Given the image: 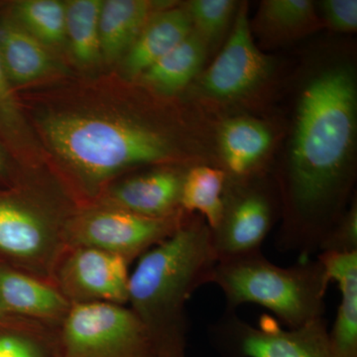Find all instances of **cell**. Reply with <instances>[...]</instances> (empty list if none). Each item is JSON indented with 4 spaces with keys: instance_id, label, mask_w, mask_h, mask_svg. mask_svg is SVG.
Instances as JSON below:
<instances>
[{
    "instance_id": "cell-7",
    "label": "cell",
    "mask_w": 357,
    "mask_h": 357,
    "mask_svg": "<svg viewBox=\"0 0 357 357\" xmlns=\"http://www.w3.org/2000/svg\"><path fill=\"white\" fill-rule=\"evenodd\" d=\"M185 218L184 215L147 218L119 208L98 206L67 220L65 245L100 249L131 263L175 234Z\"/></svg>"
},
{
    "instance_id": "cell-22",
    "label": "cell",
    "mask_w": 357,
    "mask_h": 357,
    "mask_svg": "<svg viewBox=\"0 0 357 357\" xmlns=\"http://www.w3.org/2000/svg\"><path fill=\"white\" fill-rule=\"evenodd\" d=\"M102 0H70L66 2V38L82 65H93L102 57L100 16Z\"/></svg>"
},
{
    "instance_id": "cell-2",
    "label": "cell",
    "mask_w": 357,
    "mask_h": 357,
    "mask_svg": "<svg viewBox=\"0 0 357 357\" xmlns=\"http://www.w3.org/2000/svg\"><path fill=\"white\" fill-rule=\"evenodd\" d=\"M218 256L203 218L180 229L139 257L129 277V309L141 321L160 357H188L187 304L211 283Z\"/></svg>"
},
{
    "instance_id": "cell-14",
    "label": "cell",
    "mask_w": 357,
    "mask_h": 357,
    "mask_svg": "<svg viewBox=\"0 0 357 357\" xmlns=\"http://www.w3.org/2000/svg\"><path fill=\"white\" fill-rule=\"evenodd\" d=\"M192 32L187 9L168 7L155 14L126 52L123 70L129 77H140Z\"/></svg>"
},
{
    "instance_id": "cell-11",
    "label": "cell",
    "mask_w": 357,
    "mask_h": 357,
    "mask_svg": "<svg viewBox=\"0 0 357 357\" xmlns=\"http://www.w3.org/2000/svg\"><path fill=\"white\" fill-rule=\"evenodd\" d=\"M271 70L269 59L256 46L248 16V4H241L227 43L204 73L201 88L220 100H236L262 84Z\"/></svg>"
},
{
    "instance_id": "cell-29",
    "label": "cell",
    "mask_w": 357,
    "mask_h": 357,
    "mask_svg": "<svg viewBox=\"0 0 357 357\" xmlns=\"http://www.w3.org/2000/svg\"><path fill=\"white\" fill-rule=\"evenodd\" d=\"M7 171V162L6 157L2 151V148L0 147V175H4Z\"/></svg>"
},
{
    "instance_id": "cell-16",
    "label": "cell",
    "mask_w": 357,
    "mask_h": 357,
    "mask_svg": "<svg viewBox=\"0 0 357 357\" xmlns=\"http://www.w3.org/2000/svg\"><path fill=\"white\" fill-rule=\"evenodd\" d=\"M168 2L148 0H105L100 16L102 56L112 61L126 53L143 28Z\"/></svg>"
},
{
    "instance_id": "cell-30",
    "label": "cell",
    "mask_w": 357,
    "mask_h": 357,
    "mask_svg": "<svg viewBox=\"0 0 357 357\" xmlns=\"http://www.w3.org/2000/svg\"><path fill=\"white\" fill-rule=\"evenodd\" d=\"M6 314H6V312H4V310H3V309H2V307H1V306H0V319H1V318H4V317H6Z\"/></svg>"
},
{
    "instance_id": "cell-23",
    "label": "cell",
    "mask_w": 357,
    "mask_h": 357,
    "mask_svg": "<svg viewBox=\"0 0 357 357\" xmlns=\"http://www.w3.org/2000/svg\"><path fill=\"white\" fill-rule=\"evenodd\" d=\"M14 20L43 45L66 38V3L58 0H22L13 4Z\"/></svg>"
},
{
    "instance_id": "cell-5",
    "label": "cell",
    "mask_w": 357,
    "mask_h": 357,
    "mask_svg": "<svg viewBox=\"0 0 357 357\" xmlns=\"http://www.w3.org/2000/svg\"><path fill=\"white\" fill-rule=\"evenodd\" d=\"M58 357H160L146 328L128 307L76 304L56 330Z\"/></svg>"
},
{
    "instance_id": "cell-17",
    "label": "cell",
    "mask_w": 357,
    "mask_h": 357,
    "mask_svg": "<svg viewBox=\"0 0 357 357\" xmlns=\"http://www.w3.org/2000/svg\"><path fill=\"white\" fill-rule=\"evenodd\" d=\"M324 26L310 0H264L250 24L258 38L272 46L303 38Z\"/></svg>"
},
{
    "instance_id": "cell-13",
    "label": "cell",
    "mask_w": 357,
    "mask_h": 357,
    "mask_svg": "<svg viewBox=\"0 0 357 357\" xmlns=\"http://www.w3.org/2000/svg\"><path fill=\"white\" fill-rule=\"evenodd\" d=\"M0 306L7 314L57 330L72 305L50 282L20 270L0 268Z\"/></svg>"
},
{
    "instance_id": "cell-8",
    "label": "cell",
    "mask_w": 357,
    "mask_h": 357,
    "mask_svg": "<svg viewBox=\"0 0 357 357\" xmlns=\"http://www.w3.org/2000/svg\"><path fill=\"white\" fill-rule=\"evenodd\" d=\"M227 181L220 222L211 230L218 260L261 250L277 218V199L266 185L248 178Z\"/></svg>"
},
{
    "instance_id": "cell-10",
    "label": "cell",
    "mask_w": 357,
    "mask_h": 357,
    "mask_svg": "<svg viewBox=\"0 0 357 357\" xmlns=\"http://www.w3.org/2000/svg\"><path fill=\"white\" fill-rule=\"evenodd\" d=\"M129 263L100 249L66 248L54 268L52 283L70 305L128 303Z\"/></svg>"
},
{
    "instance_id": "cell-27",
    "label": "cell",
    "mask_w": 357,
    "mask_h": 357,
    "mask_svg": "<svg viewBox=\"0 0 357 357\" xmlns=\"http://www.w3.org/2000/svg\"><path fill=\"white\" fill-rule=\"evenodd\" d=\"M325 26L337 32L352 33L357 28L356 0H324L319 2Z\"/></svg>"
},
{
    "instance_id": "cell-28",
    "label": "cell",
    "mask_w": 357,
    "mask_h": 357,
    "mask_svg": "<svg viewBox=\"0 0 357 357\" xmlns=\"http://www.w3.org/2000/svg\"><path fill=\"white\" fill-rule=\"evenodd\" d=\"M21 128L22 116L20 107L0 63V130L6 135L15 136Z\"/></svg>"
},
{
    "instance_id": "cell-9",
    "label": "cell",
    "mask_w": 357,
    "mask_h": 357,
    "mask_svg": "<svg viewBox=\"0 0 357 357\" xmlns=\"http://www.w3.org/2000/svg\"><path fill=\"white\" fill-rule=\"evenodd\" d=\"M65 225L25 202L0 199V253L21 263L26 273L52 283L66 248Z\"/></svg>"
},
{
    "instance_id": "cell-24",
    "label": "cell",
    "mask_w": 357,
    "mask_h": 357,
    "mask_svg": "<svg viewBox=\"0 0 357 357\" xmlns=\"http://www.w3.org/2000/svg\"><path fill=\"white\" fill-rule=\"evenodd\" d=\"M0 357H58L56 330L33 323L0 332Z\"/></svg>"
},
{
    "instance_id": "cell-19",
    "label": "cell",
    "mask_w": 357,
    "mask_h": 357,
    "mask_svg": "<svg viewBox=\"0 0 357 357\" xmlns=\"http://www.w3.org/2000/svg\"><path fill=\"white\" fill-rule=\"evenodd\" d=\"M0 63L10 84L31 83L55 68L45 45L13 20L0 24Z\"/></svg>"
},
{
    "instance_id": "cell-1",
    "label": "cell",
    "mask_w": 357,
    "mask_h": 357,
    "mask_svg": "<svg viewBox=\"0 0 357 357\" xmlns=\"http://www.w3.org/2000/svg\"><path fill=\"white\" fill-rule=\"evenodd\" d=\"M354 70L338 65L312 77L301 93L291 155L281 187L280 252L309 257L344 213L356 134Z\"/></svg>"
},
{
    "instance_id": "cell-3",
    "label": "cell",
    "mask_w": 357,
    "mask_h": 357,
    "mask_svg": "<svg viewBox=\"0 0 357 357\" xmlns=\"http://www.w3.org/2000/svg\"><path fill=\"white\" fill-rule=\"evenodd\" d=\"M42 129L81 189L93 196L122 171L165 161L172 151L161 134L119 117L53 114L43 119Z\"/></svg>"
},
{
    "instance_id": "cell-26",
    "label": "cell",
    "mask_w": 357,
    "mask_h": 357,
    "mask_svg": "<svg viewBox=\"0 0 357 357\" xmlns=\"http://www.w3.org/2000/svg\"><path fill=\"white\" fill-rule=\"evenodd\" d=\"M319 253L349 255L357 252V204L356 199L351 206L328 230L319 248Z\"/></svg>"
},
{
    "instance_id": "cell-12",
    "label": "cell",
    "mask_w": 357,
    "mask_h": 357,
    "mask_svg": "<svg viewBox=\"0 0 357 357\" xmlns=\"http://www.w3.org/2000/svg\"><path fill=\"white\" fill-rule=\"evenodd\" d=\"M184 175L170 169H161L126 178L110 188L102 206L147 218L178 217L184 213L180 206Z\"/></svg>"
},
{
    "instance_id": "cell-20",
    "label": "cell",
    "mask_w": 357,
    "mask_h": 357,
    "mask_svg": "<svg viewBox=\"0 0 357 357\" xmlns=\"http://www.w3.org/2000/svg\"><path fill=\"white\" fill-rule=\"evenodd\" d=\"M208 46L194 31L141 75V81L162 93L172 95L198 75Z\"/></svg>"
},
{
    "instance_id": "cell-18",
    "label": "cell",
    "mask_w": 357,
    "mask_h": 357,
    "mask_svg": "<svg viewBox=\"0 0 357 357\" xmlns=\"http://www.w3.org/2000/svg\"><path fill=\"white\" fill-rule=\"evenodd\" d=\"M272 144V134L262 122L248 117L225 121L220 129V148L227 175L248 178L261 163Z\"/></svg>"
},
{
    "instance_id": "cell-6",
    "label": "cell",
    "mask_w": 357,
    "mask_h": 357,
    "mask_svg": "<svg viewBox=\"0 0 357 357\" xmlns=\"http://www.w3.org/2000/svg\"><path fill=\"white\" fill-rule=\"evenodd\" d=\"M208 335L222 357H333L326 318L288 328L268 317L253 326L237 312L225 311Z\"/></svg>"
},
{
    "instance_id": "cell-25",
    "label": "cell",
    "mask_w": 357,
    "mask_h": 357,
    "mask_svg": "<svg viewBox=\"0 0 357 357\" xmlns=\"http://www.w3.org/2000/svg\"><path fill=\"white\" fill-rule=\"evenodd\" d=\"M185 9L191 18L192 31L208 48L222 40L238 8L234 0H192Z\"/></svg>"
},
{
    "instance_id": "cell-4",
    "label": "cell",
    "mask_w": 357,
    "mask_h": 357,
    "mask_svg": "<svg viewBox=\"0 0 357 357\" xmlns=\"http://www.w3.org/2000/svg\"><path fill=\"white\" fill-rule=\"evenodd\" d=\"M330 278L318 259L282 267L262 251L218 260L211 283L223 294L225 311L255 304L265 307L288 328L325 318Z\"/></svg>"
},
{
    "instance_id": "cell-21",
    "label": "cell",
    "mask_w": 357,
    "mask_h": 357,
    "mask_svg": "<svg viewBox=\"0 0 357 357\" xmlns=\"http://www.w3.org/2000/svg\"><path fill=\"white\" fill-rule=\"evenodd\" d=\"M227 175L222 169L197 166L185 173L180 206L185 213H199L210 229H215L223 211Z\"/></svg>"
},
{
    "instance_id": "cell-15",
    "label": "cell",
    "mask_w": 357,
    "mask_h": 357,
    "mask_svg": "<svg viewBox=\"0 0 357 357\" xmlns=\"http://www.w3.org/2000/svg\"><path fill=\"white\" fill-rule=\"evenodd\" d=\"M331 281L340 290V306L328 340L333 357H357V252L319 253Z\"/></svg>"
}]
</instances>
